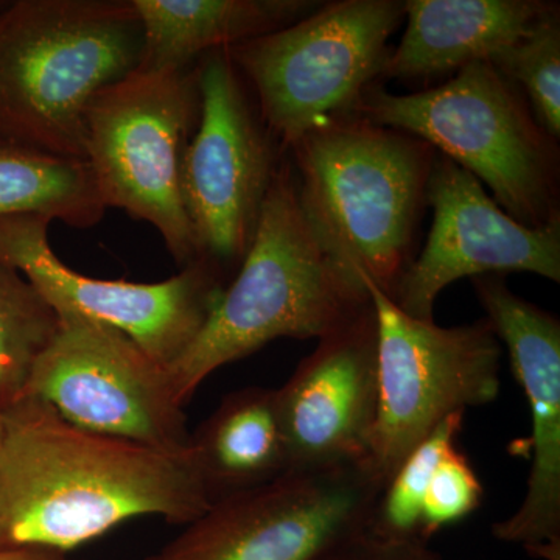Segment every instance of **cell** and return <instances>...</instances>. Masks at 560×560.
Here are the masks:
<instances>
[{"label": "cell", "mask_w": 560, "mask_h": 560, "mask_svg": "<svg viewBox=\"0 0 560 560\" xmlns=\"http://www.w3.org/2000/svg\"><path fill=\"white\" fill-rule=\"evenodd\" d=\"M190 456L210 501L267 485L289 470L276 389L228 394L190 433Z\"/></svg>", "instance_id": "ac0fdd59"}, {"label": "cell", "mask_w": 560, "mask_h": 560, "mask_svg": "<svg viewBox=\"0 0 560 560\" xmlns=\"http://www.w3.org/2000/svg\"><path fill=\"white\" fill-rule=\"evenodd\" d=\"M0 560H69L66 556L32 550H0Z\"/></svg>", "instance_id": "d4e9b609"}, {"label": "cell", "mask_w": 560, "mask_h": 560, "mask_svg": "<svg viewBox=\"0 0 560 560\" xmlns=\"http://www.w3.org/2000/svg\"><path fill=\"white\" fill-rule=\"evenodd\" d=\"M3 433V415H0V438H2Z\"/></svg>", "instance_id": "484cf974"}, {"label": "cell", "mask_w": 560, "mask_h": 560, "mask_svg": "<svg viewBox=\"0 0 560 560\" xmlns=\"http://www.w3.org/2000/svg\"><path fill=\"white\" fill-rule=\"evenodd\" d=\"M140 57L131 0H9L0 10V136L84 160L88 105Z\"/></svg>", "instance_id": "277c9868"}, {"label": "cell", "mask_w": 560, "mask_h": 560, "mask_svg": "<svg viewBox=\"0 0 560 560\" xmlns=\"http://www.w3.org/2000/svg\"><path fill=\"white\" fill-rule=\"evenodd\" d=\"M7 3H9V0H0V10L5 9Z\"/></svg>", "instance_id": "4316f807"}, {"label": "cell", "mask_w": 560, "mask_h": 560, "mask_svg": "<svg viewBox=\"0 0 560 560\" xmlns=\"http://www.w3.org/2000/svg\"><path fill=\"white\" fill-rule=\"evenodd\" d=\"M353 116L407 132L466 168L529 228L560 220V158L522 91L489 61L440 86L396 95L372 84Z\"/></svg>", "instance_id": "5b68a950"}, {"label": "cell", "mask_w": 560, "mask_h": 560, "mask_svg": "<svg viewBox=\"0 0 560 560\" xmlns=\"http://www.w3.org/2000/svg\"><path fill=\"white\" fill-rule=\"evenodd\" d=\"M293 153L302 215L331 264L357 285L393 293L410 265L436 150L359 116L319 125Z\"/></svg>", "instance_id": "7a4b0ae2"}, {"label": "cell", "mask_w": 560, "mask_h": 560, "mask_svg": "<svg viewBox=\"0 0 560 560\" xmlns=\"http://www.w3.org/2000/svg\"><path fill=\"white\" fill-rule=\"evenodd\" d=\"M197 72L200 124L184 160V202L200 259L228 276L256 235L280 149L226 50L202 55Z\"/></svg>", "instance_id": "8fae6325"}, {"label": "cell", "mask_w": 560, "mask_h": 560, "mask_svg": "<svg viewBox=\"0 0 560 560\" xmlns=\"http://www.w3.org/2000/svg\"><path fill=\"white\" fill-rule=\"evenodd\" d=\"M36 360L24 396L72 425L167 453L190 451L186 412L171 371L127 335L75 313Z\"/></svg>", "instance_id": "9c48e42d"}, {"label": "cell", "mask_w": 560, "mask_h": 560, "mask_svg": "<svg viewBox=\"0 0 560 560\" xmlns=\"http://www.w3.org/2000/svg\"><path fill=\"white\" fill-rule=\"evenodd\" d=\"M485 488L466 453L448 452L431 475L422 504L420 537L430 541L434 534L470 517L481 506Z\"/></svg>", "instance_id": "603a6c76"}, {"label": "cell", "mask_w": 560, "mask_h": 560, "mask_svg": "<svg viewBox=\"0 0 560 560\" xmlns=\"http://www.w3.org/2000/svg\"><path fill=\"white\" fill-rule=\"evenodd\" d=\"M464 415L466 412H455L442 420L405 456L378 495L372 515V533L394 539H422L420 526L427 488L441 459L458 447Z\"/></svg>", "instance_id": "44dd1931"}, {"label": "cell", "mask_w": 560, "mask_h": 560, "mask_svg": "<svg viewBox=\"0 0 560 560\" xmlns=\"http://www.w3.org/2000/svg\"><path fill=\"white\" fill-rule=\"evenodd\" d=\"M377 397V319L370 298L319 338L276 389L289 470L361 464Z\"/></svg>", "instance_id": "9a60e30c"}, {"label": "cell", "mask_w": 560, "mask_h": 560, "mask_svg": "<svg viewBox=\"0 0 560 560\" xmlns=\"http://www.w3.org/2000/svg\"><path fill=\"white\" fill-rule=\"evenodd\" d=\"M377 319V415L361 460L386 485L442 420L500 396L503 346L488 319L456 327L416 319L364 283Z\"/></svg>", "instance_id": "ba28073f"}, {"label": "cell", "mask_w": 560, "mask_h": 560, "mask_svg": "<svg viewBox=\"0 0 560 560\" xmlns=\"http://www.w3.org/2000/svg\"><path fill=\"white\" fill-rule=\"evenodd\" d=\"M58 329V315L20 271L0 260V415L24 397L36 360Z\"/></svg>", "instance_id": "ffe728a7"}, {"label": "cell", "mask_w": 560, "mask_h": 560, "mask_svg": "<svg viewBox=\"0 0 560 560\" xmlns=\"http://www.w3.org/2000/svg\"><path fill=\"white\" fill-rule=\"evenodd\" d=\"M471 283L506 349L530 419L525 497L514 514L492 526V534L530 558L560 560V320L515 294L501 276H480Z\"/></svg>", "instance_id": "5bb4252c"}, {"label": "cell", "mask_w": 560, "mask_h": 560, "mask_svg": "<svg viewBox=\"0 0 560 560\" xmlns=\"http://www.w3.org/2000/svg\"><path fill=\"white\" fill-rule=\"evenodd\" d=\"M105 212L86 160L0 136V219L36 215L90 230Z\"/></svg>", "instance_id": "d6986e66"}, {"label": "cell", "mask_w": 560, "mask_h": 560, "mask_svg": "<svg viewBox=\"0 0 560 560\" xmlns=\"http://www.w3.org/2000/svg\"><path fill=\"white\" fill-rule=\"evenodd\" d=\"M490 65L510 79L552 139L560 138V11L499 51Z\"/></svg>", "instance_id": "7402d4cb"}, {"label": "cell", "mask_w": 560, "mask_h": 560, "mask_svg": "<svg viewBox=\"0 0 560 560\" xmlns=\"http://www.w3.org/2000/svg\"><path fill=\"white\" fill-rule=\"evenodd\" d=\"M368 302V290L319 248L301 212L293 167L282 162L237 276L168 368L176 396L186 405L213 372L278 338L319 340Z\"/></svg>", "instance_id": "3957f363"}, {"label": "cell", "mask_w": 560, "mask_h": 560, "mask_svg": "<svg viewBox=\"0 0 560 560\" xmlns=\"http://www.w3.org/2000/svg\"><path fill=\"white\" fill-rule=\"evenodd\" d=\"M210 503L190 451L91 433L28 396L3 415L0 550L65 556L132 518L189 525Z\"/></svg>", "instance_id": "6da1fadb"}, {"label": "cell", "mask_w": 560, "mask_h": 560, "mask_svg": "<svg viewBox=\"0 0 560 560\" xmlns=\"http://www.w3.org/2000/svg\"><path fill=\"white\" fill-rule=\"evenodd\" d=\"M316 560H444L422 539H394L363 530L340 541Z\"/></svg>", "instance_id": "cb8c5ba5"}, {"label": "cell", "mask_w": 560, "mask_h": 560, "mask_svg": "<svg viewBox=\"0 0 560 560\" xmlns=\"http://www.w3.org/2000/svg\"><path fill=\"white\" fill-rule=\"evenodd\" d=\"M200 110L195 62L136 68L98 91L84 114V160L103 205L154 226L180 270L200 260L183 194Z\"/></svg>", "instance_id": "8992f818"}, {"label": "cell", "mask_w": 560, "mask_h": 560, "mask_svg": "<svg viewBox=\"0 0 560 560\" xmlns=\"http://www.w3.org/2000/svg\"><path fill=\"white\" fill-rule=\"evenodd\" d=\"M433 226L390 300L416 319L433 320L442 290L463 278L533 272L560 282V220L529 228L512 219L466 168L438 153L427 184Z\"/></svg>", "instance_id": "4fadbf2b"}, {"label": "cell", "mask_w": 560, "mask_h": 560, "mask_svg": "<svg viewBox=\"0 0 560 560\" xmlns=\"http://www.w3.org/2000/svg\"><path fill=\"white\" fill-rule=\"evenodd\" d=\"M404 20L400 0L320 3L289 27L224 50L265 127L289 151L319 125L355 114L383 75L388 40Z\"/></svg>", "instance_id": "52a82bcc"}, {"label": "cell", "mask_w": 560, "mask_h": 560, "mask_svg": "<svg viewBox=\"0 0 560 560\" xmlns=\"http://www.w3.org/2000/svg\"><path fill=\"white\" fill-rule=\"evenodd\" d=\"M381 492L361 464L287 470L212 501L143 560H316L371 528Z\"/></svg>", "instance_id": "30bf717a"}, {"label": "cell", "mask_w": 560, "mask_h": 560, "mask_svg": "<svg viewBox=\"0 0 560 560\" xmlns=\"http://www.w3.org/2000/svg\"><path fill=\"white\" fill-rule=\"evenodd\" d=\"M407 28L383 75L404 81L441 79L499 51L558 13L544 0H407Z\"/></svg>", "instance_id": "2e32d148"}, {"label": "cell", "mask_w": 560, "mask_h": 560, "mask_svg": "<svg viewBox=\"0 0 560 560\" xmlns=\"http://www.w3.org/2000/svg\"><path fill=\"white\" fill-rule=\"evenodd\" d=\"M50 223L36 215L0 219V260L31 280L55 312L114 327L171 368L205 327L226 289V276L200 259L162 282L90 278L50 248Z\"/></svg>", "instance_id": "7c38bea8"}, {"label": "cell", "mask_w": 560, "mask_h": 560, "mask_svg": "<svg viewBox=\"0 0 560 560\" xmlns=\"http://www.w3.org/2000/svg\"><path fill=\"white\" fill-rule=\"evenodd\" d=\"M131 2L142 27V69L189 68L209 51L270 35L320 5L308 0Z\"/></svg>", "instance_id": "e0dca14e"}]
</instances>
